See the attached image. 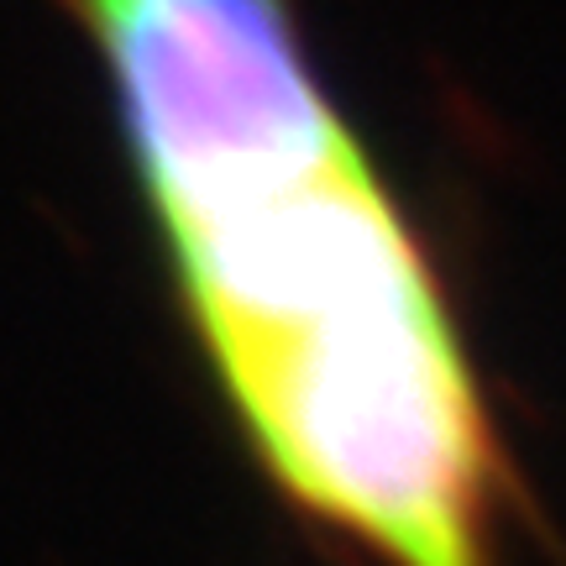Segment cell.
Wrapping results in <instances>:
<instances>
[{
    "label": "cell",
    "instance_id": "cell-1",
    "mask_svg": "<svg viewBox=\"0 0 566 566\" xmlns=\"http://www.w3.org/2000/svg\"><path fill=\"white\" fill-rule=\"evenodd\" d=\"M263 478L373 566H509L520 478L441 273L289 0H69Z\"/></svg>",
    "mask_w": 566,
    "mask_h": 566
}]
</instances>
